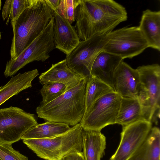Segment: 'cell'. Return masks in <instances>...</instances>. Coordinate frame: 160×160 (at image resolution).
Listing matches in <instances>:
<instances>
[{
  "mask_svg": "<svg viewBox=\"0 0 160 160\" xmlns=\"http://www.w3.org/2000/svg\"><path fill=\"white\" fill-rule=\"evenodd\" d=\"M126 10L113 0H81L75 27L80 39L108 33L128 19Z\"/></svg>",
  "mask_w": 160,
  "mask_h": 160,
  "instance_id": "6da1fadb",
  "label": "cell"
},
{
  "mask_svg": "<svg viewBox=\"0 0 160 160\" xmlns=\"http://www.w3.org/2000/svg\"><path fill=\"white\" fill-rule=\"evenodd\" d=\"M53 17L45 0H34L17 20L13 30L11 59L17 57L43 31Z\"/></svg>",
  "mask_w": 160,
  "mask_h": 160,
  "instance_id": "7a4b0ae2",
  "label": "cell"
},
{
  "mask_svg": "<svg viewBox=\"0 0 160 160\" xmlns=\"http://www.w3.org/2000/svg\"><path fill=\"white\" fill-rule=\"evenodd\" d=\"M86 82L84 79L55 100L44 106L39 105L36 109L38 117L47 121L72 126L79 123L85 112Z\"/></svg>",
  "mask_w": 160,
  "mask_h": 160,
  "instance_id": "3957f363",
  "label": "cell"
},
{
  "mask_svg": "<svg viewBox=\"0 0 160 160\" xmlns=\"http://www.w3.org/2000/svg\"><path fill=\"white\" fill-rule=\"evenodd\" d=\"M83 128L79 123L66 132L50 138L23 140V142L44 160H62L68 153L82 149Z\"/></svg>",
  "mask_w": 160,
  "mask_h": 160,
  "instance_id": "277c9868",
  "label": "cell"
},
{
  "mask_svg": "<svg viewBox=\"0 0 160 160\" xmlns=\"http://www.w3.org/2000/svg\"><path fill=\"white\" fill-rule=\"evenodd\" d=\"M53 17L41 33L17 57L8 61L4 74L12 77L28 64L34 61L44 62L54 48Z\"/></svg>",
  "mask_w": 160,
  "mask_h": 160,
  "instance_id": "5b68a950",
  "label": "cell"
},
{
  "mask_svg": "<svg viewBox=\"0 0 160 160\" xmlns=\"http://www.w3.org/2000/svg\"><path fill=\"white\" fill-rule=\"evenodd\" d=\"M140 83L137 98L141 105L143 119L151 122L160 108V66L158 64L142 65L137 68Z\"/></svg>",
  "mask_w": 160,
  "mask_h": 160,
  "instance_id": "8992f818",
  "label": "cell"
},
{
  "mask_svg": "<svg viewBox=\"0 0 160 160\" xmlns=\"http://www.w3.org/2000/svg\"><path fill=\"white\" fill-rule=\"evenodd\" d=\"M121 99L114 91L97 99L85 112L79 122L83 129L101 131L106 126L116 124Z\"/></svg>",
  "mask_w": 160,
  "mask_h": 160,
  "instance_id": "52a82bcc",
  "label": "cell"
},
{
  "mask_svg": "<svg viewBox=\"0 0 160 160\" xmlns=\"http://www.w3.org/2000/svg\"><path fill=\"white\" fill-rule=\"evenodd\" d=\"M148 48L138 27H124L109 33L108 40L102 51L123 59L131 58Z\"/></svg>",
  "mask_w": 160,
  "mask_h": 160,
  "instance_id": "ba28073f",
  "label": "cell"
},
{
  "mask_svg": "<svg viewBox=\"0 0 160 160\" xmlns=\"http://www.w3.org/2000/svg\"><path fill=\"white\" fill-rule=\"evenodd\" d=\"M109 33L95 36L80 41L66 58L68 67L87 81L91 76L93 63L107 43Z\"/></svg>",
  "mask_w": 160,
  "mask_h": 160,
  "instance_id": "9c48e42d",
  "label": "cell"
},
{
  "mask_svg": "<svg viewBox=\"0 0 160 160\" xmlns=\"http://www.w3.org/2000/svg\"><path fill=\"white\" fill-rule=\"evenodd\" d=\"M38 124L35 115L17 107L0 109V142L12 145Z\"/></svg>",
  "mask_w": 160,
  "mask_h": 160,
  "instance_id": "30bf717a",
  "label": "cell"
},
{
  "mask_svg": "<svg viewBox=\"0 0 160 160\" xmlns=\"http://www.w3.org/2000/svg\"><path fill=\"white\" fill-rule=\"evenodd\" d=\"M152 128L151 122L145 120L122 127L119 145L109 160H128L142 144Z\"/></svg>",
  "mask_w": 160,
  "mask_h": 160,
  "instance_id": "8fae6325",
  "label": "cell"
},
{
  "mask_svg": "<svg viewBox=\"0 0 160 160\" xmlns=\"http://www.w3.org/2000/svg\"><path fill=\"white\" fill-rule=\"evenodd\" d=\"M140 83L138 72L122 61L114 73L113 88L122 98H137Z\"/></svg>",
  "mask_w": 160,
  "mask_h": 160,
  "instance_id": "7c38bea8",
  "label": "cell"
},
{
  "mask_svg": "<svg viewBox=\"0 0 160 160\" xmlns=\"http://www.w3.org/2000/svg\"><path fill=\"white\" fill-rule=\"evenodd\" d=\"M53 12L55 47L67 56L78 44L80 38L75 27L57 12Z\"/></svg>",
  "mask_w": 160,
  "mask_h": 160,
  "instance_id": "4fadbf2b",
  "label": "cell"
},
{
  "mask_svg": "<svg viewBox=\"0 0 160 160\" xmlns=\"http://www.w3.org/2000/svg\"><path fill=\"white\" fill-rule=\"evenodd\" d=\"M39 79L42 84L51 82L62 83L66 87L67 90L75 87L85 79L68 67L66 58L52 64L48 70L40 75Z\"/></svg>",
  "mask_w": 160,
  "mask_h": 160,
  "instance_id": "5bb4252c",
  "label": "cell"
},
{
  "mask_svg": "<svg viewBox=\"0 0 160 160\" xmlns=\"http://www.w3.org/2000/svg\"><path fill=\"white\" fill-rule=\"evenodd\" d=\"M123 59L118 56L101 51L96 58L91 72L97 78L111 87L114 72Z\"/></svg>",
  "mask_w": 160,
  "mask_h": 160,
  "instance_id": "9a60e30c",
  "label": "cell"
},
{
  "mask_svg": "<svg viewBox=\"0 0 160 160\" xmlns=\"http://www.w3.org/2000/svg\"><path fill=\"white\" fill-rule=\"evenodd\" d=\"M139 28L150 47L160 51V11H143Z\"/></svg>",
  "mask_w": 160,
  "mask_h": 160,
  "instance_id": "2e32d148",
  "label": "cell"
},
{
  "mask_svg": "<svg viewBox=\"0 0 160 160\" xmlns=\"http://www.w3.org/2000/svg\"><path fill=\"white\" fill-rule=\"evenodd\" d=\"M82 140L85 160H101L106 147V138L101 131L83 129Z\"/></svg>",
  "mask_w": 160,
  "mask_h": 160,
  "instance_id": "e0dca14e",
  "label": "cell"
},
{
  "mask_svg": "<svg viewBox=\"0 0 160 160\" xmlns=\"http://www.w3.org/2000/svg\"><path fill=\"white\" fill-rule=\"evenodd\" d=\"M39 75L37 69L19 73L12 76L4 86L0 87V106L12 96L32 86V81Z\"/></svg>",
  "mask_w": 160,
  "mask_h": 160,
  "instance_id": "ac0fdd59",
  "label": "cell"
},
{
  "mask_svg": "<svg viewBox=\"0 0 160 160\" xmlns=\"http://www.w3.org/2000/svg\"><path fill=\"white\" fill-rule=\"evenodd\" d=\"M128 160H160L159 128H152L143 142Z\"/></svg>",
  "mask_w": 160,
  "mask_h": 160,
  "instance_id": "d6986e66",
  "label": "cell"
},
{
  "mask_svg": "<svg viewBox=\"0 0 160 160\" xmlns=\"http://www.w3.org/2000/svg\"><path fill=\"white\" fill-rule=\"evenodd\" d=\"M141 120H144L142 107L138 99L121 97L116 124L124 127Z\"/></svg>",
  "mask_w": 160,
  "mask_h": 160,
  "instance_id": "ffe728a7",
  "label": "cell"
},
{
  "mask_svg": "<svg viewBox=\"0 0 160 160\" xmlns=\"http://www.w3.org/2000/svg\"><path fill=\"white\" fill-rule=\"evenodd\" d=\"M67 124L52 121L38 124L28 130L21 139H42L54 137L63 134L70 129Z\"/></svg>",
  "mask_w": 160,
  "mask_h": 160,
  "instance_id": "44dd1931",
  "label": "cell"
},
{
  "mask_svg": "<svg viewBox=\"0 0 160 160\" xmlns=\"http://www.w3.org/2000/svg\"><path fill=\"white\" fill-rule=\"evenodd\" d=\"M113 91L114 90L111 87L97 78L91 76L86 82L84 99L85 112L97 99Z\"/></svg>",
  "mask_w": 160,
  "mask_h": 160,
  "instance_id": "7402d4cb",
  "label": "cell"
},
{
  "mask_svg": "<svg viewBox=\"0 0 160 160\" xmlns=\"http://www.w3.org/2000/svg\"><path fill=\"white\" fill-rule=\"evenodd\" d=\"M40 92L42 101L40 106H43L57 98L67 91L66 86L62 83L51 82L44 84Z\"/></svg>",
  "mask_w": 160,
  "mask_h": 160,
  "instance_id": "603a6c76",
  "label": "cell"
},
{
  "mask_svg": "<svg viewBox=\"0 0 160 160\" xmlns=\"http://www.w3.org/2000/svg\"><path fill=\"white\" fill-rule=\"evenodd\" d=\"M81 0H60L57 12L71 24L76 19V10Z\"/></svg>",
  "mask_w": 160,
  "mask_h": 160,
  "instance_id": "cb8c5ba5",
  "label": "cell"
},
{
  "mask_svg": "<svg viewBox=\"0 0 160 160\" xmlns=\"http://www.w3.org/2000/svg\"><path fill=\"white\" fill-rule=\"evenodd\" d=\"M34 0H13L10 17L13 30L17 20L21 14L33 3Z\"/></svg>",
  "mask_w": 160,
  "mask_h": 160,
  "instance_id": "d4e9b609",
  "label": "cell"
},
{
  "mask_svg": "<svg viewBox=\"0 0 160 160\" xmlns=\"http://www.w3.org/2000/svg\"><path fill=\"white\" fill-rule=\"evenodd\" d=\"M0 160H28L25 156L14 149L12 145L0 142Z\"/></svg>",
  "mask_w": 160,
  "mask_h": 160,
  "instance_id": "484cf974",
  "label": "cell"
},
{
  "mask_svg": "<svg viewBox=\"0 0 160 160\" xmlns=\"http://www.w3.org/2000/svg\"><path fill=\"white\" fill-rule=\"evenodd\" d=\"M13 2V0H6L2 9V17L3 20L5 21L8 18L7 25L8 24L10 19Z\"/></svg>",
  "mask_w": 160,
  "mask_h": 160,
  "instance_id": "4316f807",
  "label": "cell"
},
{
  "mask_svg": "<svg viewBox=\"0 0 160 160\" xmlns=\"http://www.w3.org/2000/svg\"><path fill=\"white\" fill-rule=\"evenodd\" d=\"M62 160H85L83 153L82 152H75L68 154Z\"/></svg>",
  "mask_w": 160,
  "mask_h": 160,
  "instance_id": "83f0119b",
  "label": "cell"
},
{
  "mask_svg": "<svg viewBox=\"0 0 160 160\" xmlns=\"http://www.w3.org/2000/svg\"><path fill=\"white\" fill-rule=\"evenodd\" d=\"M48 6L53 11H56L58 7L60 0H45Z\"/></svg>",
  "mask_w": 160,
  "mask_h": 160,
  "instance_id": "f1b7e54d",
  "label": "cell"
},
{
  "mask_svg": "<svg viewBox=\"0 0 160 160\" xmlns=\"http://www.w3.org/2000/svg\"><path fill=\"white\" fill-rule=\"evenodd\" d=\"M1 4H2V2H1V0H0V10H1Z\"/></svg>",
  "mask_w": 160,
  "mask_h": 160,
  "instance_id": "f546056e",
  "label": "cell"
},
{
  "mask_svg": "<svg viewBox=\"0 0 160 160\" xmlns=\"http://www.w3.org/2000/svg\"><path fill=\"white\" fill-rule=\"evenodd\" d=\"M1 33L0 32V40H1Z\"/></svg>",
  "mask_w": 160,
  "mask_h": 160,
  "instance_id": "4dcf8cb0",
  "label": "cell"
}]
</instances>
